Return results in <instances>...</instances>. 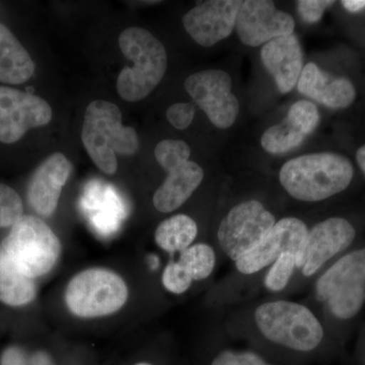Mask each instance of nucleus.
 <instances>
[{
  "mask_svg": "<svg viewBox=\"0 0 365 365\" xmlns=\"http://www.w3.org/2000/svg\"><path fill=\"white\" fill-rule=\"evenodd\" d=\"M353 178L350 160L334 153H318L288 160L281 168L283 188L304 202L325 200L344 191Z\"/></svg>",
  "mask_w": 365,
  "mask_h": 365,
  "instance_id": "obj_1",
  "label": "nucleus"
},
{
  "mask_svg": "<svg viewBox=\"0 0 365 365\" xmlns=\"http://www.w3.org/2000/svg\"><path fill=\"white\" fill-rule=\"evenodd\" d=\"M81 140L98 169L114 175L118 169L116 153L134 155L139 140L132 127L122 124V113L117 105L96 100L86 108Z\"/></svg>",
  "mask_w": 365,
  "mask_h": 365,
  "instance_id": "obj_2",
  "label": "nucleus"
},
{
  "mask_svg": "<svg viewBox=\"0 0 365 365\" xmlns=\"http://www.w3.org/2000/svg\"><path fill=\"white\" fill-rule=\"evenodd\" d=\"M119 46L133 67L125 66L120 72L118 93L127 102H138L162 81L168 67L167 51L153 34L138 26L125 29Z\"/></svg>",
  "mask_w": 365,
  "mask_h": 365,
  "instance_id": "obj_3",
  "label": "nucleus"
},
{
  "mask_svg": "<svg viewBox=\"0 0 365 365\" xmlns=\"http://www.w3.org/2000/svg\"><path fill=\"white\" fill-rule=\"evenodd\" d=\"M256 324L271 342L297 351L316 349L324 338V329L311 309L287 300L266 302L256 309Z\"/></svg>",
  "mask_w": 365,
  "mask_h": 365,
  "instance_id": "obj_4",
  "label": "nucleus"
},
{
  "mask_svg": "<svg viewBox=\"0 0 365 365\" xmlns=\"http://www.w3.org/2000/svg\"><path fill=\"white\" fill-rule=\"evenodd\" d=\"M2 248L24 275L37 278L58 261L61 244L51 228L36 216H23L11 227Z\"/></svg>",
  "mask_w": 365,
  "mask_h": 365,
  "instance_id": "obj_5",
  "label": "nucleus"
},
{
  "mask_svg": "<svg viewBox=\"0 0 365 365\" xmlns=\"http://www.w3.org/2000/svg\"><path fill=\"white\" fill-rule=\"evenodd\" d=\"M128 299L124 280L106 269H88L74 276L67 285L66 302L71 313L97 318L116 313Z\"/></svg>",
  "mask_w": 365,
  "mask_h": 365,
  "instance_id": "obj_6",
  "label": "nucleus"
},
{
  "mask_svg": "<svg viewBox=\"0 0 365 365\" xmlns=\"http://www.w3.org/2000/svg\"><path fill=\"white\" fill-rule=\"evenodd\" d=\"M317 295L337 318L356 316L365 302V248L346 255L329 268L317 283Z\"/></svg>",
  "mask_w": 365,
  "mask_h": 365,
  "instance_id": "obj_7",
  "label": "nucleus"
},
{
  "mask_svg": "<svg viewBox=\"0 0 365 365\" xmlns=\"http://www.w3.org/2000/svg\"><path fill=\"white\" fill-rule=\"evenodd\" d=\"M263 204L248 200L235 206L220 222L217 237L222 251L235 262L260 244L275 225Z\"/></svg>",
  "mask_w": 365,
  "mask_h": 365,
  "instance_id": "obj_8",
  "label": "nucleus"
},
{
  "mask_svg": "<svg viewBox=\"0 0 365 365\" xmlns=\"http://www.w3.org/2000/svg\"><path fill=\"white\" fill-rule=\"evenodd\" d=\"M232 88L230 74L220 69L196 72L185 81V88L194 102L220 129L230 128L239 116L240 103Z\"/></svg>",
  "mask_w": 365,
  "mask_h": 365,
  "instance_id": "obj_9",
  "label": "nucleus"
},
{
  "mask_svg": "<svg viewBox=\"0 0 365 365\" xmlns=\"http://www.w3.org/2000/svg\"><path fill=\"white\" fill-rule=\"evenodd\" d=\"M51 119V107L44 98L0 86V143H16L30 129L45 126Z\"/></svg>",
  "mask_w": 365,
  "mask_h": 365,
  "instance_id": "obj_10",
  "label": "nucleus"
},
{
  "mask_svg": "<svg viewBox=\"0 0 365 365\" xmlns=\"http://www.w3.org/2000/svg\"><path fill=\"white\" fill-rule=\"evenodd\" d=\"M355 230L344 218L331 217L317 223L307 232L304 247L297 256V267L304 276H312L340 252L352 244Z\"/></svg>",
  "mask_w": 365,
  "mask_h": 365,
  "instance_id": "obj_11",
  "label": "nucleus"
},
{
  "mask_svg": "<svg viewBox=\"0 0 365 365\" xmlns=\"http://www.w3.org/2000/svg\"><path fill=\"white\" fill-rule=\"evenodd\" d=\"M294 20L289 14L276 9L269 0H246L237 14V35L251 47L266 44L274 38L294 34Z\"/></svg>",
  "mask_w": 365,
  "mask_h": 365,
  "instance_id": "obj_12",
  "label": "nucleus"
},
{
  "mask_svg": "<svg viewBox=\"0 0 365 365\" xmlns=\"http://www.w3.org/2000/svg\"><path fill=\"white\" fill-rule=\"evenodd\" d=\"M306 223L299 218L285 217L275 223L260 244L235 262L237 270L244 274H254L267 267L284 253H299L306 241Z\"/></svg>",
  "mask_w": 365,
  "mask_h": 365,
  "instance_id": "obj_13",
  "label": "nucleus"
},
{
  "mask_svg": "<svg viewBox=\"0 0 365 365\" xmlns=\"http://www.w3.org/2000/svg\"><path fill=\"white\" fill-rule=\"evenodd\" d=\"M242 0H208L197 4L182 16V25L192 39L212 47L232 35Z\"/></svg>",
  "mask_w": 365,
  "mask_h": 365,
  "instance_id": "obj_14",
  "label": "nucleus"
},
{
  "mask_svg": "<svg viewBox=\"0 0 365 365\" xmlns=\"http://www.w3.org/2000/svg\"><path fill=\"white\" fill-rule=\"evenodd\" d=\"M319 121L318 108L314 103L302 100L294 103L287 118L264 132L261 144L273 155L288 153L304 143L317 128Z\"/></svg>",
  "mask_w": 365,
  "mask_h": 365,
  "instance_id": "obj_15",
  "label": "nucleus"
},
{
  "mask_svg": "<svg viewBox=\"0 0 365 365\" xmlns=\"http://www.w3.org/2000/svg\"><path fill=\"white\" fill-rule=\"evenodd\" d=\"M71 170L68 158L63 153H55L34 173L29 185L28 199L38 215L49 217L55 212Z\"/></svg>",
  "mask_w": 365,
  "mask_h": 365,
  "instance_id": "obj_16",
  "label": "nucleus"
},
{
  "mask_svg": "<svg viewBox=\"0 0 365 365\" xmlns=\"http://www.w3.org/2000/svg\"><path fill=\"white\" fill-rule=\"evenodd\" d=\"M261 59L280 93H289L299 83L304 69V53L294 34L266 43L262 47Z\"/></svg>",
  "mask_w": 365,
  "mask_h": 365,
  "instance_id": "obj_17",
  "label": "nucleus"
},
{
  "mask_svg": "<svg viewBox=\"0 0 365 365\" xmlns=\"http://www.w3.org/2000/svg\"><path fill=\"white\" fill-rule=\"evenodd\" d=\"M297 86L300 93L330 109L349 107L356 97L351 81L331 76L314 62L304 66Z\"/></svg>",
  "mask_w": 365,
  "mask_h": 365,
  "instance_id": "obj_18",
  "label": "nucleus"
},
{
  "mask_svg": "<svg viewBox=\"0 0 365 365\" xmlns=\"http://www.w3.org/2000/svg\"><path fill=\"white\" fill-rule=\"evenodd\" d=\"M167 179L153 195V205L163 213H170L181 207L200 186L204 178L202 168L192 160L165 169Z\"/></svg>",
  "mask_w": 365,
  "mask_h": 365,
  "instance_id": "obj_19",
  "label": "nucleus"
},
{
  "mask_svg": "<svg viewBox=\"0 0 365 365\" xmlns=\"http://www.w3.org/2000/svg\"><path fill=\"white\" fill-rule=\"evenodd\" d=\"M35 63L20 41L0 24V83L21 85L32 78Z\"/></svg>",
  "mask_w": 365,
  "mask_h": 365,
  "instance_id": "obj_20",
  "label": "nucleus"
},
{
  "mask_svg": "<svg viewBox=\"0 0 365 365\" xmlns=\"http://www.w3.org/2000/svg\"><path fill=\"white\" fill-rule=\"evenodd\" d=\"M36 297L32 278L24 275L0 247V300L11 307L30 304Z\"/></svg>",
  "mask_w": 365,
  "mask_h": 365,
  "instance_id": "obj_21",
  "label": "nucleus"
},
{
  "mask_svg": "<svg viewBox=\"0 0 365 365\" xmlns=\"http://www.w3.org/2000/svg\"><path fill=\"white\" fill-rule=\"evenodd\" d=\"M198 227L188 215H177L160 223L155 230L158 246L169 253L182 252L191 247L196 239Z\"/></svg>",
  "mask_w": 365,
  "mask_h": 365,
  "instance_id": "obj_22",
  "label": "nucleus"
},
{
  "mask_svg": "<svg viewBox=\"0 0 365 365\" xmlns=\"http://www.w3.org/2000/svg\"><path fill=\"white\" fill-rule=\"evenodd\" d=\"M179 262L188 270L193 280H203L215 269V253L208 245L197 244L181 252Z\"/></svg>",
  "mask_w": 365,
  "mask_h": 365,
  "instance_id": "obj_23",
  "label": "nucleus"
},
{
  "mask_svg": "<svg viewBox=\"0 0 365 365\" xmlns=\"http://www.w3.org/2000/svg\"><path fill=\"white\" fill-rule=\"evenodd\" d=\"M297 267V256L284 253L274 262L265 277V287L270 292H277L284 289Z\"/></svg>",
  "mask_w": 365,
  "mask_h": 365,
  "instance_id": "obj_24",
  "label": "nucleus"
},
{
  "mask_svg": "<svg viewBox=\"0 0 365 365\" xmlns=\"http://www.w3.org/2000/svg\"><path fill=\"white\" fill-rule=\"evenodd\" d=\"M23 210L20 195L0 182V227H13L23 217Z\"/></svg>",
  "mask_w": 365,
  "mask_h": 365,
  "instance_id": "obj_25",
  "label": "nucleus"
},
{
  "mask_svg": "<svg viewBox=\"0 0 365 365\" xmlns=\"http://www.w3.org/2000/svg\"><path fill=\"white\" fill-rule=\"evenodd\" d=\"M191 150L182 140L165 139L155 146V157L163 170L189 160Z\"/></svg>",
  "mask_w": 365,
  "mask_h": 365,
  "instance_id": "obj_26",
  "label": "nucleus"
},
{
  "mask_svg": "<svg viewBox=\"0 0 365 365\" xmlns=\"http://www.w3.org/2000/svg\"><path fill=\"white\" fill-rule=\"evenodd\" d=\"M162 280L165 289L176 294H184L193 282L188 270L179 261L170 262L163 271Z\"/></svg>",
  "mask_w": 365,
  "mask_h": 365,
  "instance_id": "obj_27",
  "label": "nucleus"
},
{
  "mask_svg": "<svg viewBox=\"0 0 365 365\" xmlns=\"http://www.w3.org/2000/svg\"><path fill=\"white\" fill-rule=\"evenodd\" d=\"M211 365H271L251 351L225 350L213 359Z\"/></svg>",
  "mask_w": 365,
  "mask_h": 365,
  "instance_id": "obj_28",
  "label": "nucleus"
},
{
  "mask_svg": "<svg viewBox=\"0 0 365 365\" xmlns=\"http://www.w3.org/2000/svg\"><path fill=\"white\" fill-rule=\"evenodd\" d=\"M195 113V106L192 103H177V104L170 106L168 109V121L175 128L182 130V129L188 128L193 122Z\"/></svg>",
  "mask_w": 365,
  "mask_h": 365,
  "instance_id": "obj_29",
  "label": "nucleus"
},
{
  "mask_svg": "<svg viewBox=\"0 0 365 365\" xmlns=\"http://www.w3.org/2000/svg\"><path fill=\"white\" fill-rule=\"evenodd\" d=\"M332 0H300L297 1V11L302 21L307 24L318 23L327 9L332 6Z\"/></svg>",
  "mask_w": 365,
  "mask_h": 365,
  "instance_id": "obj_30",
  "label": "nucleus"
},
{
  "mask_svg": "<svg viewBox=\"0 0 365 365\" xmlns=\"http://www.w3.org/2000/svg\"><path fill=\"white\" fill-rule=\"evenodd\" d=\"M1 365H29V359L20 348H7L2 354Z\"/></svg>",
  "mask_w": 365,
  "mask_h": 365,
  "instance_id": "obj_31",
  "label": "nucleus"
},
{
  "mask_svg": "<svg viewBox=\"0 0 365 365\" xmlns=\"http://www.w3.org/2000/svg\"><path fill=\"white\" fill-rule=\"evenodd\" d=\"M29 365H53V364L46 353L37 352L29 359Z\"/></svg>",
  "mask_w": 365,
  "mask_h": 365,
  "instance_id": "obj_32",
  "label": "nucleus"
},
{
  "mask_svg": "<svg viewBox=\"0 0 365 365\" xmlns=\"http://www.w3.org/2000/svg\"><path fill=\"white\" fill-rule=\"evenodd\" d=\"M342 4L348 11L351 13H359L365 9V0H344Z\"/></svg>",
  "mask_w": 365,
  "mask_h": 365,
  "instance_id": "obj_33",
  "label": "nucleus"
},
{
  "mask_svg": "<svg viewBox=\"0 0 365 365\" xmlns=\"http://www.w3.org/2000/svg\"><path fill=\"white\" fill-rule=\"evenodd\" d=\"M356 158L360 169L362 170V172H364L365 175V145L362 146V148H360L359 150H357Z\"/></svg>",
  "mask_w": 365,
  "mask_h": 365,
  "instance_id": "obj_34",
  "label": "nucleus"
},
{
  "mask_svg": "<svg viewBox=\"0 0 365 365\" xmlns=\"http://www.w3.org/2000/svg\"><path fill=\"white\" fill-rule=\"evenodd\" d=\"M136 365H150V364H136Z\"/></svg>",
  "mask_w": 365,
  "mask_h": 365,
  "instance_id": "obj_35",
  "label": "nucleus"
}]
</instances>
